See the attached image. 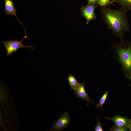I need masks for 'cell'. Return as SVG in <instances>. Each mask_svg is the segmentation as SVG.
Returning <instances> with one entry per match:
<instances>
[{
  "mask_svg": "<svg viewBox=\"0 0 131 131\" xmlns=\"http://www.w3.org/2000/svg\"><path fill=\"white\" fill-rule=\"evenodd\" d=\"M126 10L122 8L115 9L107 6L101 7L102 20L105 23L106 28L113 34L123 40L124 34L130 29Z\"/></svg>",
  "mask_w": 131,
  "mask_h": 131,
  "instance_id": "1",
  "label": "cell"
},
{
  "mask_svg": "<svg viewBox=\"0 0 131 131\" xmlns=\"http://www.w3.org/2000/svg\"><path fill=\"white\" fill-rule=\"evenodd\" d=\"M116 59L122 66L124 75L128 78L131 76V41L121 40L119 43L112 45Z\"/></svg>",
  "mask_w": 131,
  "mask_h": 131,
  "instance_id": "2",
  "label": "cell"
},
{
  "mask_svg": "<svg viewBox=\"0 0 131 131\" xmlns=\"http://www.w3.org/2000/svg\"><path fill=\"white\" fill-rule=\"evenodd\" d=\"M28 38L27 36L25 35L20 41H18L17 40H13L2 41V43L7 51L6 55L8 56H10L21 48H25L27 49L29 48L33 50H34L33 47L30 45H25L22 43V41L24 39Z\"/></svg>",
  "mask_w": 131,
  "mask_h": 131,
  "instance_id": "3",
  "label": "cell"
},
{
  "mask_svg": "<svg viewBox=\"0 0 131 131\" xmlns=\"http://www.w3.org/2000/svg\"><path fill=\"white\" fill-rule=\"evenodd\" d=\"M98 5L88 4L86 6L82 5L80 8L81 15L84 17L86 20V24L88 25L92 20H94L97 18L94 11L96 8L99 6Z\"/></svg>",
  "mask_w": 131,
  "mask_h": 131,
  "instance_id": "4",
  "label": "cell"
},
{
  "mask_svg": "<svg viewBox=\"0 0 131 131\" xmlns=\"http://www.w3.org/2000/svg\"><path fill=\"white\" fill-rule=\"evenodd\" d=\"M71 118L67 112H64L54 123L51 131H61L67 127L70 121Z\"/></svg>",
  "mask_w": 131,
  "mask_h": 131,
  "instance_id": "5",
  "label": "cell"
},
{
  "mask_svg": "<svg viewBox=\"0 0 131 131\" xmlns=\"http://www.w3.org/2000/svg\"><path fill=\"white\" fill-rule=\"evenodd\" d=\"M74 91V94L76 97L82 99L87 103H91L96 105L91 99L85 90L84 82H82L79 83L77 87Z\"/></svg>",
  "mask_w": 131,
  "mask_h": 131,
  "instance_id": "6",
  "label": "cell"
},
{
  "mask_svg": "<svg viewBox=\"0 0 131 131\" xmlns=\"http://www.w3.org/2000/svg\"><path fill=\"white\" fill-rule=\"evenodd\" d=\"M105 118L112 121L116 126L128 129L130 119L126 117L117 115L112 118L106 117Z\"/></svg>",
  "mask_w": 131,
  "mask_h": 131,
  "instance_id": "7",
  "label": "cell"
},
{
  "mask_svg": "<svg viewBox=\"0 0 131 131\" xmlns=\"http://www.w3.org/2000/svg\"><path fill=\"white\" fill-rule=\"evenodd\" d=\"M5 2V14L6 15H10L12 16H15L17 18L19 23L21 24L23 27L26 34V32L24 27L23 24L20 21L18 18L16 12H17L15 8L13 0H4Z\"/></svg>",
  "mask_w": 131,
  "mask_h": 131,
  "instance_id": "8",
  "label": "cell"
},
{
  "mask_svg": "<svg viewBox=\"0 0 131 131\" xmlns=\"http://www.w3.org/2000/svg\"><path fill=\"white\" fill-rule=\"evenodd\" d=\"M67 80L71 89L75 90L79 84L75 77L71 74H69L67 77Z\"/></svg>",
  "mask_w": 131,
  "mask_h": 131,
  "instance_id": "9",
  "label": "cell"
},
{
  "mask_svg": "<svg viewBox=\"0 0 131 131\" xmlns=\"http://www.w3.org/2000/svg\"><path fill=\"white\" fill-rule=\"evenodd\" d=\"M121 7L128 11L131 10V0H114Z\"/></svg>",
  "mask_w": 131,
  "mask_h": 131,
  "instance_id": "10",
  "label": "cell"
},
{
  "mask_svg": "<svg viewBox=\"0 0 131 131\" xmlns=\"http://www.w3.org/2000/svg\"><path fill=\"white\" fill-rule=\"evenodd\" d=\"M108 93V91H106L100 98L98 103L96 105L97 109H99L100 110H102V107L106 101Z\"/></svg>",
  "mask_w": 131,
  "mask_h": 131,
  "instance_id": "11",
  "label": "cell"
},
{
  "mask_svg": "<svg viewBox=\"0 0 131 131\" xmlns=\"http://www.w3.org/2000/svg\"><path fill=\"white\" fill-rule=\"evenodd\" d=\"M98 4L101 7H110L115 2L114 0H97Z\"/></svg>",
  "mask_w": 131,
  "mask_h": 131,
  "instance_id": "12",
  "label": "cell"
},
{
  "mask_svg": "<svg viewBox=\"0 0 131 131\" xmlns=\"http://www.w3.org/2000/svg\"><path fill=\"white\" fill-rule=\"evenodd\" d=\"M127 129L126 128L120 127L115 125L110 128V131H127Z\"/></svg>",
  "mask_w": 131,
  "mask_h": 131,
  "instance_id": "13",
  "label": "cell"
},
{
  "mask_svg": "<svg viewBox=\"0 0 131 131\" xmlns=\"http://www.w3.org/2000/svg\"><path fill=\"white\" fill-rule=\"evenodd\" d=\"M98 119V122L94 128V130L95 131H103V129L102 126L100 122Z\"/></svg>",
  "mask_w": 131,
  "mask_h": 131,
  "instance_id": "14",
  "label": "cell"
},
{
  "mask_svg": "<svg viewBox=\"0 0 131 131\" xmlns=\"http://www.w3.org/2000/svg\"><path fill=\"white\" fill-rule=\"evenodd\" d=\"M88 4H92L94 5H98L97 0H87Z\"/></svg>",
  "mask_w": 131,
  "mask_h": 131,
  "instance_id": "15",
  "label": "cell"
},
{
  "mask_svg": "<svg viewBox=\"0 0 131 131\" xmlns=\"http://www.w3.org/2000/svg\"><path fill=\"white\" fill-rule=\"evenodd\" d=\"M131 127V119H130V121L128 126V129H129Z\"/></svg>",
  "mask_w": 131,
  "mask_h": 131,
  "instance_id": "16",
  "label": "cell"
},
{
  "mask_svg": "<svg viewBox=\"0 0 131 131\" xmlns=\"http://www.w3.org/2000/svg\"><path fill=\"white\" fill-rule=\"evenodd\" d=\"M129 79L130 81H131V84L130 85V86L131 87V76H130L129 78Z\"/></svg>",
  "mask_w": 131,
  "mask_h": 131,
  "instance_id": "17",
  "label": "cell"
},
{
  "mask_svg": "<svg viewBox=\"0 0 131 131\" xmlns=\"http://www.w3.org/2000/svg\"><path fill=\"white\" fill-rule=\"evenodd\" d=\"M129 131H131V127L129 128Z\"/></svg>",
  "mask_w": 131,
  "mask_h": 131,
  "instance_id": "18",
  "label": "cell"
}]
</instances>
